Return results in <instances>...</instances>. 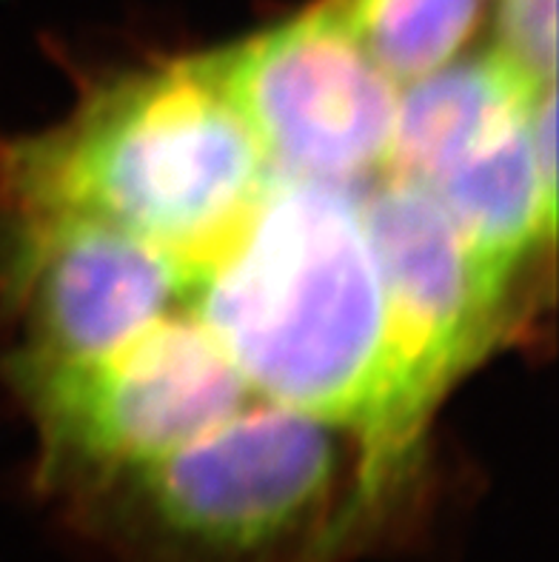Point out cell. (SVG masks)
Returning a JSON list of instances; mask_svg holds the SVG:
<instances>
[{"label": "cell", "instance_id": "obj_7", "mask_svg": "<svg viewBox=\"0 0 559 562\" xmlns=\"http://www.w3.org/2000/svg\"><path fill=\"white\" fill-rule=\"evenodd\" d=\"M360 209L385 294L400 406L425 435L443 394L508 326L511 285L477 263L446 209L420 183L389 175Z\"/></svg>", "mask_w": 559, "mask_h": 562}, {"label": "cell", "instance_id": "obj_2", "mask_svg": "<svg viewBox=\"0 0 559 562\" xmlns=\"http://www.w3.org/2000/svg\"><path fill=\"white\" fill-rule=\"evenodd\" d=\"M189 274L183 308L251 392L357 428L420 471L425 435L400 406L380 271L346 183L271 166L232 240Z\"/></svg>", "mask_w": 559, "mask_h": 562}, {"label": "cell", "instance_id": "obj_8", "mask_svg": "<svg viewBox=\"0 0 559 562\" xmlns=\"http://www.w3.org/2000/svg\"><path fill=\"white\" fill-rule=\"evenodd\" d=\"M532 112L423 186L446 209L477 263L505 285L514 283L525 257L554 237L557 166L539 157Z\"/></svg>", "mask_w": 559, "mask_h": 562}, {"label": "cell", "instance_id": "obj_9", "mask_svg": "<svg viewBox=\"0 0 559 562\" xmlns=\"http://www.w3.org/2000/svg\"><path fill=\"white\" fill-rule=\"evenodd\" d=\"M551 86H537L500 52L443 66L396 98L385 169L428 186L511 123L523 121Z\"/></svg>", "mask_w": 559, "mask_h": 562}, {"label": "cell", "instance_id": "obj_4", "mask_svg": "<svg viewBox=\"0 0 559 562\" xmlns=\"http://www.w3.org/2000/svg\"><path fill=\"white\" fill-rule=\"evenodd\" d=\"M186 312V308H183ZM3 374L43 442L41 480L60 497L209 435L248 406V383L189 312L86 360L9 351Z\"/></svg>", "mask_w": 559, "mask_h": 562}, {"label": "cell", "instance_id": "obj_10", "mask_svg": "<svg viewBox=\"0 0 559 562\" xmlns=\"http://www.w3.org/2000/svg\"><path fill=\"white\" fill-rule=\"evenodd\" d=\"M346 29L394 83L443 69L466 46L482 0H328Z\"/></svg>", "mask_w": 559, "mask_h": 562}, {"label": "cell", "instance_id": "obj_5", "mask_svg": "<svg viewBox=\"0 0 559 562\" xmlns=\"http://www.w3.org/2000/svg\"><path fill=\"white\" fill-rule=\"evenodd\" d=\"M205 57L275 169L348 186L385 164L396 83L328 0Z\"/></svg>", "mask_w": 559, "mask_h": 562}, {"label": "cell", "instance_id": "obj_6", "mask_svg": "<svg viewBox=\"0 0 559 562\" xmlns=\"http://www.w3.org/2000/svg\"><path fill=\"white\" fill-rule=\"evenodd\" d=\"M186 285L178 257L98 217L0 206V312L23 331L12 351L112 355L183 306Z\"/></svg>", "mask_w": 559, "mask_h": 562}, {"label": "cell", "instance_id": "obj_11", "mask_svg": "<svg viewBox=\"0 0 559 562\" xmlns=\"http://www.w3.org/2000/svg\"><path fill=\"white\" fill-rule=\"evenodd\" d=\"M496 52L537 86L557 71V0H505L496 18Z\"/></svg>", "mask_w": 559, "mask_h": 562}, {"label": "cell", "instance_id": "obj_1", "mask_svg": "<svg viewBox=\"0 0 559 562\" xmlns=\"http://www.w3.org/2000/svg\"><path fill=\"white\" fill-rule=\"evenodd\" d=\"M417 483L357 428L266 400L60 499L132 562H351L400 526Z\"/></svg>", "mask_w": 559, "mask_h": 562}, {"label": "cell", "instance_id": "obj_3", "mask_svg": "<svg viewBox=\"0 0 559 562\" xmlns=\"http://www.w3.org/2000/svg\"><path fill=\"white\" fill-rule=\"evenodd\" d=\"M269 171L260 137L200 55L123 75L64 126L0 143V206L89 214L203 266Z\"/></svg>", "mask_w": 559, "mask_h": 562}]
</instances>
